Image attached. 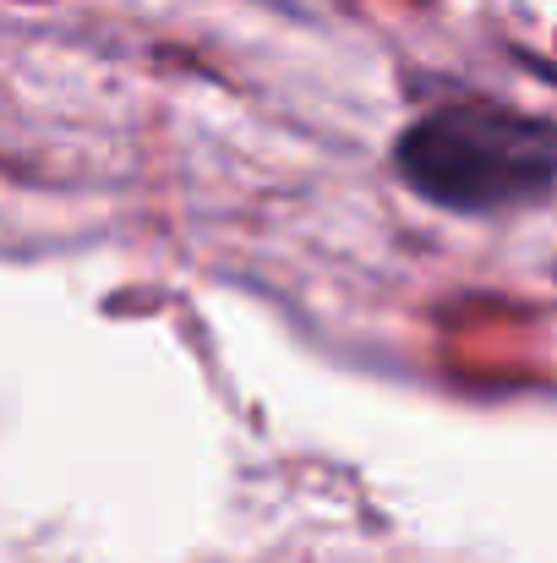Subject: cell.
I'll return each mask as SVG.
<instances>
[{"instance_id": "1", "label": "cell", "mask_w": 557, "mask_h": 563, "mask_svg": "<svg viewBox=\"0 0 557 563\" xmlns=\"http://www.w3.org/2000/svg\"><path fill=\"white\" fill-rule=\"evenodd\" d=\"M393 165L448 213H509L553 197L557 132L503 99H448L399 132Z\"/></svg>"}]
</instances>
